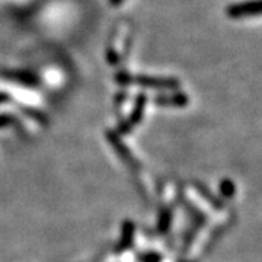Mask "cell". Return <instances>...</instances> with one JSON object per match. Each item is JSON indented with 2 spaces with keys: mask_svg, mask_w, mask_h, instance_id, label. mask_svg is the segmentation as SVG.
<instances>
[{
  "mask_svg": "<svg viewBox=\"0 0 262 262\" xmlns=\"http://www.w3.org/2000/svg\"><path fill=\"white\" fill-rule=\"evenodd\" d=\"M134 232H136V226H134V223H133L131 220H125V222L122 223L121 239H120V242H118L117 248H115V252L121 253L124 252V251H127L128 248H131L133 241H134Z\"/></svg>",
  "mask_w": 262,
  "mask_h": 262,
  "instance_id": "5",
  "label": "cell"
},
{
  "mask_svg": "<svg viewBox=\"0 0 262 262\" xmlns=\"http://www.w3.org/2000/svg\"><path fill=\"white\" fill-rule=\"evenodd\" d=\"M117 82L121 84H137L143 88H151V89H178L179 80L175 77H158V76H143V75H127V73H118Z\"/></svg>",
  "mask_w": 262,
  "mask_h": 262,
  "instance_id": "1",
  "label": "cell"
},
{
  "mask_svg": "<svg viewBox=\"0 0 262 262\" xmlns=\"http://www.w3.org/2000/svg\"><path fill=\"white\" fill-rule=\"evenodd\" d=\"M220 192L225 198H232L236 192V188H234V184L230 181V179H223L220 182Z\"/></svg>",
  "mask_w": 262,
  "mask_h": 262,
  "instance_id": "9",
  "label": "cell"
},
{
  "mask_svg": "<svg viewBox=\"0 0 262 262\" xmlns=\"http://www.w3.org/2000/svg\"><path fill=\"white\" fill-rule=\"evenodd\" d=\"M262 10L261 0H248L244 3H234L226 8V15L232 19L258 16Z\"/></svg>",
  "mask_w": 262,
  "mask_h": 262,
  "instance_id": "2",
  "label": "cell"
},
{
  "mask_svg": "<svg viewBox=\"0 0 262 262\" xmlns=\"http://www.w3.org/2000/svg\"><path fill=\"white\" fill-rule=\"evenodd\" d=\"M194 188L196 189V192L206 200L207 203H210L211 206L214 207L215 210H222V208H223V203H222V201H219V200H217V198L210 192V189H208L206 185H203L201 182L195 181V182H194Z\"/></svg>",
  "mask_w": 262,
  "mask_h": 262,
  "instance_id": "7",
  "label": "cell"
},
{
  "mask_svg": "<svg viewBox=\"0 0 262 262\" xmlns=\"http://www.w3.org/2000/svg\"><path fill=\"white\" fill-rule=\"evenodd\" d=\"M124 0H110V5H113V6H118V5H121Z\"/></svg>",
  "mask_w": 262,
  "mask_h": 262,
  "instance_id": "13",
  "label": "cell"
},
{
  "mask_svg": "<svg viewBox=\"0 0 262 262\" xmlns=\"http://www.w3.org/2000/svg\"><path fill=\"white\" fill-rule=\"evenodd\" d=\"M139 259L141 262H160V255L159 253H146V255H140L139 256Z\"/></svg>",
  "mask_w": 262,
  "mask_h": 262,
  "instance_id": "10",
  "label": "cell"
},
{
  "mask_svg": "<svg viewBox=\"0 0 262 262\" xmlns=\"http://www.w3.org/2000/svg\"><path fill=\"white\" fill-rule=\"evenodd\" d=\"M106 139H108V141H110V144L113 146L114 149H115V151H117V155L121 158L127 165H130V166H133V168H139V162L133 158V155L130 153V150L127 149V146L122 143L120 139H118V136L114 133V131H106Z\"/></svg>",
  "mask_w": 262,
  "mask_h": 262,
  "instance_id": "4",
  "label": "cell"
},
{
  "mask_svg": "<svg viewBox=\"0 0 262 262\" xmlns=\"http://www.w3.org/2000/svg\"><path fill=\"white\" fill-rule=\"evenodd\" d=\"M10 98L6 94H0V102H6V101H9Z\"/></svg>",
  "mask_w": 262,
  "mask_h": 262,
  "instance_id": "12",
  "label": "cell"
},
{
  "mask_svg": "<svg viewBox=\"0 0 262 262\" xmlns=\"http://www.w3.org/2000/svg\"><path fill=\"white\" fill-rule=\"evenodd\" d=\"M188 96L185 94L173 95H159L155 98V103L159 106H175V108H184L188 105Z\"/></svg>",
  "mask_w": 262,
  "mask_h": 262,
  "instance_id": "6",
  "label": "cell"
},
{
  "mask_svg": "<svg viewBox=\"0 0 262 262\" xmlns=\"http://www.w3.org/2000/svg\"><path fill=\"white\" fill-rule=\"evenodd\" d=\"M146 103H147V96L144 94L137 95L136 103H134V108H133V111H131L130 117L120 125V131H121L122 134L128 133L134 125H137V124L141 121L143 114H144V110H146Z\"/></svg>",
  "mask_w": 262,
  "mask_h": 262,
  "instance_id": "3",
  "label": "cell"
},
{
  "mask_svg": "<svg viewBox=\"0 0 262 262\" xmlns=\"http://www.w3.org/2000/svg\"><path fill=\"white\" fill-rule=\"evenodd\" d=\"M12 121H13L12 115H6V114H0V128H2V127H6V125H9V124Z\"/></svg>",
  "mask_w": 262,
  "mask_h": 262,
  "instance_id": "11",
  "label": "cell"
},
{
  "mask_svg": "<svg viewBox=\"0 0 262 262\" xmlns=\"http://www.w3.org/2000/svg\"><path fill=\"white\" fill-rule=\"evenodd\" d=\"M172 225V211L170 208H163L159 214V223H158V229L160 233H166Z\"/></svg>",
  "mask_w": 262,
  "mask_h": 262,
  "instance_id": "8",
  "label": "cell"
}]
</instances>
